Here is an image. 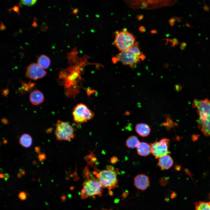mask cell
<instances>
[{
    "label": "cell",
    "mask_w": 210,
    "mask_h": 210,
    "mask_svg": "<svg viewBox=\"0 0 210 210\" xmlns=\"http://www.w3.org/2000/svg\"><path fill=\"white\" fill-rule=\"evenodd\" d=\"M193 106L196 108L199 116V128L205 136H210V101L195 99Z\"/></svg>",
    "instance_id": "1"
},
{
    "label": "cell",
    "mask_w": 210,
    "mask_h": 210,
    "mask_svg": "<svg viewBox=\"0 0 210 210\" xmlns=\"http://www.w3.org/2000/svg\"><path fill=\"white\" fill-rule=\"evenodd\" d=\"M145 58V55L140 51L137 43L128 49L121 52L112 59L114 63L121 62L123 65L134 67L136 64Z\"/></svg>",
    "instance_id": "2"
},
{
    "label": "cell",
    "mask_w": 210,
    "mask_h": 210,
    "mask_svg": "<svg viewBox=\"0 0 210 210\" xmlns=\"http://www.w3.org/2000/svg\"><path fill=\"white\" fill-rule=\"evenodd\" d=\"M118 171L117 169L115 170L112 167H110L106 170H102L99 173H95V174L102 187L107 188L109 190H111L118 185Z\"/></svg>",
    "instance_id": "3"
},
{
    "label": "cell",
    "mask_w": 210,
    "mask_h": 210,
    "mask_svg": "<svg viewBox=\"0 0 210 210\" xmlns=\"http://www.w3.org/2000/svg\"><path fill=\"white\" fill-rule=\"evenodd\" d=\"M114 43L121 52L126 50L135 43L133 35L126 29L115 32Z\"/></svg>",
    "instance_id": "4"
},
{
    "label": "cell",
    "mask_w": 210,
    "mask_h": 210,
    "mask_svg": "<svg viewBox=\"0 0 210 210\" xmlns=\"http://www.w3.org/2000/svg\"><path fill=\"white\" fill-rule=\"evenodd\" d=\"M81 197L83 199L89 196L102 195L101 185L98 180L93 178L85 181L83 184Z\"/></svg>",
    "instance_id": "5"
},
{
    "label": "cell",
    "mask_w": 210,
    "mask_h": 210,
    "mask_svg": "<svg viewBox=\"0 0 210 210\" xmlns=\"http://www.w3.org/2000/svg\"><path fill=\"white\" fill-rule=\"evenodd\" d=\"M55 134L59 141H70L74 137L73 127L68 122L59 120L57 123Z\"/></svg>",
    "instance_id": "6"
},
{
    "label": "cell",
    "mask_w": 210,
    "mask_h": 210,
    "mask_svg": "<svg viewBox=\"0 0 210 210\" xmlns=\"http://www.w3.org/2000/svg\"><path fill=\"white\" fill-rule=\"evenodd\" d=\"M73 120L77 123H83L92 119L94 114L85 104L80 103L76 105L73 109Z\"/></svg>",
    "instance_id": "7"
},
{
    "label": "cell",
    "mask_w": 210,
    "mask_h": 210,
    "mask_svg": "<svg viewBox=\"0 0 210 210\" xmlns=\"http://www.w3.org/2000/svg\"><path fill=\"white\" fill-rule=\"evenodd\" d=\"M169 140L166 138L162 139L159 141L151 143V153L156 159L168 155Z\"/></svg>",
    "instance_id": "8"
},
{
    "label": "cell",
    "mask_w": 210,
    "mask_h": 210,
    "mask_svg": "<svg viewBox=\"0 0 210 210\" xmlns=\"http://www.w3.org/2000/svg\"><path fill=\"white\" fill-rule=\"evenodd\" d=\"M46 72L37 64L32 63L27 67L26 72V77L34 80H36L45 76Z\"/></svg>",
    "instance_id": "9"
},
{
    "label": "cell",
    "mask_w": 210,
    "mask_h": 210,
    "mask_svg": "<svg viewBox=\"0 0 210 210\" xmlns=\"http://www.w3.org/2000/svg\"><path fill=\"white\" fill-rule=\"evenodd\" d=\"M148 177L144 174L136 175L134 179V184L138 189L142 191L146 190L149 185Z\"/></svg>",
    "instance_id": "10"
},
{
    "label": "cell",
    "mask_w": 210,
    "mask_h": 210,
    "mask_svg": "<svg viewBox=\"0 0 210 210\" xmlns=\"http://www.w3.org/2000/svg\"><path fill=\"white\" fill-rule=\"evenodd\" d=\"M173 164L172 158L168 154L159 158L158 164L161 169L167 170L170 168Z\"/></svg>",
    "instance_id": "11"
},
{
    "label": "cell",
    "mask_w": 210,
    "mask_h": 210,
    "mask_svg": "<svg viewBox=\"0 0 210 210\" xmlns=\"http://www.w3.org/2000/svg\"><path fill=\"white\" fill-rule=\"evenodd\" d=\"M29 99L31 103L34 105H38L43 101L44 97L43 93L39 90H36L30 94Z\"/></svg>",
    "instance_id": "12"
},
{
    "label": "cell",
    "mask_w": 210,
    "mask_h": 210,
    "mask_svg": "<svg viewBox=\"0 0 210 210\" xmlns=\"http://www.w3.org/2000/svg\"><path fill=\"white\" fill-rule=\"evenodd\" d=\"M135 130L140 136L145 137L148 136L150 132V128L147 124L140 123L136 124L135 126Z\"/></svg>",
    "instance_id": "13"
},
{
    "label": "cell",
    "mask_w": 210,
    "mask_h": 210,
    "mask_svg": "<svg viewBox=\"0 0 210 210\" xmlns=\"http://www.w3.org/2000/svg\"><path fill=\"white\" fill-rule=\"evenodd\" d=\"M151 151L150 145L145 142H141L137 147V153L141 156H147L150 154Z\"/></svg>",
    "instance_id": "14"
},
{
    "label": "cell",
    "mask_w": 210,
    "mask_h": 210,
    "mask_svg": "<svg viewBox=\"0 0 210 210\" xmlns=\"http://www.w3.org/2000/svg\"><path fill=\"white\" fill-rule=\"evenodd\" d=\"M32 137L30 135L27 134H24L20 137L19 142L23 147L28 148L32 145Z\"/></svg>",
    "instance_id": "15"
},
{
    "label": "cell",
    "mask_w": 210,
    "mask_h": 210,
    "mask_svg": "<svg viewBox=\"0 0 210 210\" xmlns=\"http://www.w3.org/2000/svg\"><path fill=\"white\" fill-rule=\"evenodd\" d=\"M37 62V64L43 69L48 68L50 64L49 58L43 55H41L38 58Z\"/></svg>",
    "instance_id": "16"
},
{
    "label": "cell",
    "mask_w": 210,
    "mask_h": 210,
    "mask_svg": "<svg viewBox=\"0 0 210 210\" xmlns=\"http://www.w3.org/2000/svg\"><path fill=\"white\" fill-rule=\"evenodd\" d=\"M140 142L137 137L134 135L129 137L126 142V146L129 148H134L137 147Z\"/></svg>",
    "instance_id": "17"
},
{
    "label": "cell",
    "mask_w": 210,
    "mask_h": 210,
    "mask_svg": "<svg viewBox=\"0 0 210 210\" xmlns=\"http://www.w3.org/2000/svg\"><path fill=\"white\" fill-rule=\"evenodd\" d=\"M195 210H210L209 202L199 201L195 204Z\"/></svg>",
    "instance_id": "18"
},
{
    "label": "cell",
    "mask_w": 210,
    "mask_h": 210,
    "mask_svg": "<svg viewBox=\"0 0 210 210\" xmlns=\"http://www.w3.org/2000/svg\"><path fill=\"white\" fill-rule=\"evenodd\" d=\"M37 0H21V2L24 5L31 6L34 5L36 3L37 1Z\"/></svg>",
    "instance_id": "19"
},
{
    "label": "cell",
    "mask_w": 210,
    "mask_h": 210,
    "mask_svg": "<svg viewBox=\"0 0 210 210\" xmlns=\"http://www.w3.org/2000/svg\"><path fill=\"white\" fill-rule=\"evenodd\" d=\"M19 197L22 200H26L27 196L25 192L24 191L21 192L19 194Z\"/></svg>",
    "instance_id": "20"
},
{
    "label": "cell",
    "mask_w": 210,
    "mask_h": 210,
    "mask_svg": "<svg viewBox=\"0 0 210 210\" xmlns=\"http://www.w3.org/2000/svg\"><path fill=\"white\" fill-rule=\"evenodd\" d=\"M38 158L39 161H42L46 158V156L44 153H40L38 155Z\"/></svg>",
    "instance_id": "21"
},
{
    "label": "cell",
    "mask_w": 210,
    "mask_h": 210,
    "mask_svg": "<svg viewBox=\"0 0 210 210\" xmlns=\"http://www.w3.org/2000/svg\"><path fill=\"white\" fill-rule=\"evenodd\" d=\"M187 46V44L185 42L182 43L181 44L180 48L181 50H183Z\"/></svg>",
    "instance_id": "22"
},
{
    "label": "cell",
    "mask_w": 210,
    "mask_h": 210,
    "mask_svg": "<svg viewBox=\"0 0 210 210\" xmlns=\"http://www.w3.org/2000/svg\"><path fill=\"white\" fill-rule=\"evenodd\" d=\"M204 1V6L203 7V8L204 9V10H205V11H208L209 10L210 8L208 6H207L205 5V4H204V1Z\"/></svg>",
    "instance_id": "23"
},
{
    "label": "cell",
    "mask_w": 210,
    "mask_h": 210,
    "mask_svg": "<svg viewBox=\"0 0 210 210\" xmlns=\"http://www.w3.org/2000/svg\"><path fill=\"white\" fill-rule=\"evenodd\" d=\"M35 151L39 154L40 153V148L39 146H36L35 148Z\"/></svg>",
    "instance_id": "24"
},
{
    "label": "cell",
    "mask_w": 210,
    "mask_h": 210,
    "mask_svg": "<svg viewBox=\"0 0 210 210\" xmlns=\"http://www.w3.org/2000/svg\"><path fill=\"white\" fill-rule=\"evenodd\" d=\"M173 44L175 46L178 45L179 43V42L177 39L176 38H174L173 40Z\"/></svg>",
    "instance_id": "25"
},
{
    "label": "cell",
    "mask_w": 210,
    "mask_h": 210,
    "mask_svg": "<svg viewBox=\"0 0 210 210\" xmlns=\"http://www.w3.org/2000/svg\"><path fill=\"white\" fill-rule=\"evenodd\" d=\"M1 121L2 123L5 124H7L8 123L7 120L5 118H3L2 119Z\"/></svg>",
    "instance_id": "26"
},
{
    "label": "cell",
    "mask_w": 210,
    "mask_h": 210,
    "mask_svg": "<svg viewBox=\"0 0 210 210\" xmlns=\"http://www.w3.org/2000/svg\"><path fill=\"white\" fill-rule=\"evenodd\" d=\"M53 128H50L47 129L46 131V133H50L52 132Z\"/></svg>",
    "instance_id": "27"
},
{
    "label": "cell",
    "mask_w": 210,
    "mask_h": 210,
    "mask_svg": "<svg viewBox=\"0 0 210 210\" xmlns=\"http://www.w3.org/2000/svg\"><path fill=\"white\" fill-rule=\"evenodd\" d=\"M9 177V175L8 174L5 173L4 174V178L8 179Z\"/></svg>",
    "instance_id": "28"
},
{
    "label": "cell",
    "mask_w": 210,
    "mask_h": 210,
    "mask_svg": "<svg viewBox=\"0 0 210 210\" xmlns=\"http://www.w3.org/2000/svg\"><path fill=\"white\" fill-rule=\"evenodd\" d=\"M108 195L111 196H113V192L111 190H108Z\"/></svg>",
    "instance_id": "29"
},
{
    "label": "cell",
    "mask_w": 210,
    "mask_h": 210,
    "mask_svg": "<svg viewBox=\"0 0 210 210\" xmlns=\"http://www.w3.org/2000/svg\"><path fill=\"white\" fill-rule=\"evenodd\" d=\"M127 194L126 192H124L123 194V197H126L127 196Z\"/></svg>",
    "instance_id": "30"
},
{
    "label": "cell",
    "mask_w": 210,
    "mask_h": 210,
    "mask_svg": "<svg viewBox=\"0 0 210 210\" xmlns=\"http://www.w3.org/2000/svg\"><path fill=\"white\" fill-rule=\"evenodd\" d=\"M19 173L22 174L23 175L25 174V171L24 170L21 169V170L19 172Z\"/></svg>",
    "instance_id": "31"
},
{
    "label": "cell",
    "mask_w": 210,
    "mask_h": 210,
    "mask_svg": "<svg viewBox=\"0 0 210 210\" xmlns=\"http://www.w3.org/2000/svg\"><path fill=\"white\" fill-rule=\"evenodd\" d=\"M62 201H64L66 200V196L65 195H63L61 197Z\"/></svg>",
    "instance_id": "32"
},
{
    "label": "cell",
    "mask_w": 210,
    "mask_h": 210,
    "mask_svg": "<svg viewBox=\"0 0 210 210\" xmlns=\"http://www.w3.org/2000/svg\"><path fill=\"white\" fill-rule=\"evenodd\" d=\"M119 199H116L114 200V202L116 203H118L119 202Z\"/></svg>",
    "instance_id": "33"
},
{
    "label": "cell",
    "mask_w": 210,
    "mask_h": 210,
    "mask_svg": "<svg viewBox=\"0 0 210 210\" xmlns=\"http://www.w3.org/2000/svg\"><path fill=\"white\" fill-rule=\"evenodd\" d=\"M21 176H22V175H21V174H18L17 177L18 178H21Z\"/></svg>",
    "instance_id": "34"
},
{
    "label": "cell",
    "mask_w": 210,
    "mask_h": 210,
    "mask_svg": "<svg viewBox=\"0 0 210 210\" xmlns=\"http://www.w3.org/2000/svg\"><path fill=\"white\" fill-rule=\"evenodd\" d=\"M0 177L1 178H3L4 177V174H0Z\"/></svg>",
    "instance_id": "35"
},
{
    "label": "cell",
    "mask_w": 210,
    "mask_h": 210,
    "mask_svg": "<svg viewBox=\"0 0 210 210\" xmlns=\"http://www.w3.org/2000/svg\"><path fill=\"white\" fill-rule=\"evenodd\" d=\"M68 196L69 198H71V194H68Z\"/></svg>",
    "instance_id": "36"
},
{
    "label": "cell",
    "mask_w": 210,
    "mask_h": 210,
    "mask_svg": "<svg viewBox=\"0 0 210 210\" xmlns=\"http://www.w3.org/2000/svg\"><path fill=\"white\" fill-rule=\"evenodd\" d=\"M32 163L33 164H35L36 163V162L35 161H34Z\"/></svg>",
    "instance_id": "37"
},
{
    "label": "cell",
    "mask_w": 210,
    "mask_h": 210,
    "mask_svg": "<svg viewBox=\"0 0 210 210\" xmlns=\"http://www.w3.org/2000/svg\"><path fill=\"white\" fill-rule=\"evenodd\" d=\"M7 142V141H6V140H4V144H6V143Z\"/></svg>",
    "instance_id": "38"
},
{
    "label": "cell",
    "mask_w": 210,
    "mask_h": 210,
    "mask_svg": "<svg viewBox=\"0 0 210 210\" xmlns=\"http://www.w3.org/2000/svg\"><path fill=\"white\" fill-rule=\"evenodd\" d=\"M209 198L210 200V193L209 194ZM209 202L210 203V201Z\"/></svg>",
    "instance_id": "39"
},
{
    "label": "cell",
    "mask_w": 210,
    "mask_h": 210,
    "mask_svg": "<svg viewBox=\"0 0 210 210\" xmlns=\"http://www.w3.org/2000/svg\"><path fill=\"white\" fill-rule=\"evenodd\" d=\"M45 204H46V205H47L48 204V203L46 202H45Z\"/></svg>",
    "instance_id": "40"
},
{
    "label": "cell",
    "mask_w": 210,
    "mask_h": 210,
    "mask_svg": "<svg viewBox=\"0 0 210 210\" xmlns=\"http://www.w3.org/2000/svg\"></svg>",
    "instance_id": "41"
},
{
    "label": "cell",
    "mask_w": 210,
    "mask_h": 210,
    "mask_svg": "<svg viewBox=\"0 0 210 210\" xmlns=\"http://www.w3.org/2000/svg\"></svg>",
    "instance_id": "42"
}]
</instances>
